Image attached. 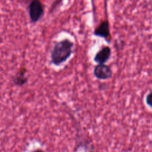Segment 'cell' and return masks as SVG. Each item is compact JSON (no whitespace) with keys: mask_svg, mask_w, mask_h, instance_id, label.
<instances>
[{"mask_svg":"<svg viewBox=\"0 0 152 152\" xmlns=\"http://www.w3.org/2000/svg\"><path fill=\"white\" fill-rule=\"evenodd\" d=\"M33 152H45L43 150H42V149H40V148H39V149H36V150H35Z\"/></svg>","mask_w":152,"mask_h":152,"instance_id":"cell-8","label":"cell"},{"mask_svg":"<svg viewBox=\"0 0 152 152\" xmlns=\"http://www.w3.org/2000/svg\"><path fill=\"white\" fill-rule=\"evenodd\" d=\"M73 47L74 43L68 39L56 42L50 52L51 62L56 66L65 62L71 56Z\"/></svg>","mask_w":152,"mask_h":152,"instance_id":"cell-1","label":"cell"},{"mask_svg":"<svg viewBox=\"0 0 152 152\" xmlns=\"http://www.w3.org/2000/svg\"><path fill=\"white\" fill-rule=\"evenodd\" d=\"M26 71L27 70L26 68H21L19 70L13 80L14 84L18 86H22L27 83V78L26 76Z\"/></svg>","mask_w":152,"mask_h":152,"instance_id":"cell-6","label":"cell"},{"mask_svg":"<svg viewBox=\"0 0 152 152\" xmlns=\"http://www.w3.org/2000/svg\"><path fill=\"white\" fill-rule=\"evenodd\" d=\"M94 76L99 80H107L111 78L112 71L110 68L105 64L97 65L93 70Z\"/></svg>","mask_w":152,"mask_h":152,"instance_id":"cell-3","label":"cell"},{"mask_svg":"<svg viewBox=\"0 0 152 152\" xmlns=\"http://www.w3.org/2000/svg\"><path fill=\"white\" fill-rule=\"evenodd\" d=\"M146 104L152 108V91H150L145 97Z\"/></svg>","mask_w":152,"mask_h":152,"instance_id":"cell-7","label":"cell"},{"mask_svg":"<svg viewBox=\"0 0 152 152\" xmlns=\"http://www.w3.org/2000/svg\"><path fill=\"white\" fill-rule=\"evenodd\" d=\"M93 34L96 36L103 37L106 40V42H109L110 33L109 21L107 20L102 21L94 30Z\"/></svg>","mask_w":152,"mask_h":152,"instance_id":"cell-4","label":"cell"},{"mask_svg":"<svg viewBox=\"0 0 152 152\" xmlns=\"http://www.w3.org/2000/svg\"><path fill=\"white\" fill-rule=\"evenodd\" d=\"M28 14L31 21L37 23L43 14V7L40 0H31L28 5Z\"/></svg>","mask_w":152,"mask_h":152,"instance_id":"cell-2","label":"cell"},{"mask_svg":"<svg viewBox=\"0 0 152 152\" xmlns=\"http://www.w3.org/2000/svg\"><path fill=\"white\" fill-rule=\"evenodd\" d=\"M111 55V49L109 46L103 47L99 50L94 57V61L99 64H104Z\"/></svg>","mask_w":152,"mask_h":152,"instance_id":"cell-5","label":"cell"}]
</instances>
